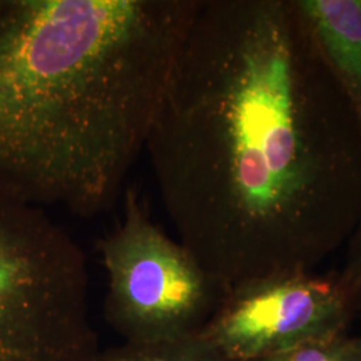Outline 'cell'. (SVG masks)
Segmentation results:
<instances>
[{
  "label": "cell",
  "mask_w": 361,
  "mask_h": 361,
  "mask_svg": "<svg viewBox=\"0 0 361 361\" xmlns=\"http://www.w3.org/2000/svg\"><path fill=\"white\" fill-rule=\"evenodd\" d=\"M145 152L228 290L314 271L361 219V121L295 0H200Z\"/></svg>",
  "instance_id": "1"
},
{
  "label": "cell",
  "mask_w": 361,
  "mask_h": 361,
  "mask_svg": "<svg viewBox=\"0 0 361 361\" xmlns=\"http://www.w3.org/2000/svg\"><path fill=\"white\" fill-rule=\"evenodd\" d=\"M198 3L0 0V195L114 207Z\"/></svg>",
  "instance_id": "2"
},
{
  "label": "cell",
  "mask_w": 361,
  "mask_h": 361,
  "mask_svg": "<svg viewBox=\"0 0 361 361\" xmlns=\"http://www.w3.org/2000/svg\"><path fill=\"white\" fill-rule=\"evenodd\" d=\"M87 261L47 210L0 195V361H94Z\"/></svg>",
  "instance_id": "3"
},
{
  "label": "cell",
  "mask_w": 361,
  "mask_h": 361,
  "mask_svg": "<svg viewBox=\"0 0 361 361\" xmlns=\"http://www.w3.org/2000/svg\"><path fill=\"white\" fill-rule=\"evenodd\" d=\"M122 198V219L98 243L106 322L133 344L200 335L229 290L155 225L134 189Z\"/></svg>",
  "instance_id": "4"
},
{
  "label": "cell",
  "mask_w": 361,
  "mask_h": 361,
  "mask_svg": "<svg viewBox=\"0 0 361 361\" xmlns=\"http://www.w3.org/2000/svg\"><path fill=\"white\" fill-rule=\"evenodd\" d=\"M359 300L337 271L277 273L229 290L201 335L229 361H250L347 334Z\"/></svg>",
  "instance_id": "5"
},
{
  "label": "cell",
  "mask_w": 361,
  "mask_h": 361,
  "mask_svg": "<svg viewBox=\"0 0 361 361\" xmlns=\"http://www.w3.org/2000/svg\"><path fill=\"white\" fill-rule=\"evenodd\" d=\"M295 4L361 121V0H295Z\"/></svg>",
  "instance_id": "6"
},
{
  "label": "cell",
  "mask_w": 361,
  "mask_h": 361,
  "mask_svg": "<svg viewBox=\"0 0 361 361\" xmlns=\"http://www.w3.org/2000/svg\"><path fill=\"white\" fill-rule=\"evenodd\" d=\"M94 361H229L204 336L99 349Z\"/></svg>",
  "instance_id": "7"
},
{
  "label": "cell",
  "mask_w": 361,
  "mask_h": 361,
  "mask_svg": "<svg viewBox=\"0 0 361 361\" xmlns=\"http://www.w3.org/2000/svg\"><path fill=\"white\" fill-rule=\"evenodd\" d=\"M250 361H361L356 337L344 334Z\"/></svg>",
  "instance_id": "8"
},
{
  "label": "cell",
  "mask_w": 361,
  "mask_h": 361,
  "mask_svg": "<svg viewBox=\"0 0 361 361\" xmlns=\"http://www.w3.org/2000/svg\"><path fill=\"white\" fill-rule=\"evenodd\" d=\"M347 257L338 273L345 289L356 300H361V219L347 241Z\"/></svg>",
  "instance_id": "9"
},
{
  "label": "cell",
  "mask_w": 361,
  "mask_h": 361,
  "mask_svg": "<svg viewBox=\"0 0 361 361\" xmlns=\"http://www.w3.org/2000/svg\"><path fill=\"white\" fill-rule=\"evenodd\" d=\"M356 338H357V343H359V347H360V350H361V335L357 336V337H356Z\"/></svg>",
  "instance_id": "10"
}]
</instances>
